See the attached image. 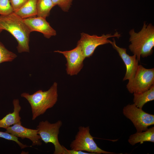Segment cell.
<instances>
[{"label":"cell","instance_id":"6da1fadb","mask_svg":"<svg viewBox=\"0 0 154 154\" xmlns=\"http://www.w3.org/2000/svg\"><path fill=\"white\" fill-rule=\"evenodd\" d=\"M0 28L8 31L15 38L19 53L29 52L31 32L23 19L14 12L7 15H0Z\"/></svg>","mask_w":154,"mask_h":154},{"label":"cell","instance_id":"7a4b0ae2","mask_svg":"<svg viewBox=\"0 0 154 154\" xmlns=\"http://www.w3.org/2000/svg\"><path fill=\"white\" fill-rule=\"evenodd\" d=\"M129 41L131 44L129 47L139 61L140 57L144 58L151 55L154 46V27L151 24L148 25L144 22L142 28L138 33L134 29L129 32Z\"/></svg>","mask_w":154,"mask_h":154},{"label":"cell","instance_id":"3957f363","mask_svg":"<svg viewBox=\"0 0 154 154\" xmlns=\"http://www.w3.org/2000/svg\"><path fill=\"white\" fill-rule=\"evenodd\" d=\"M57 85L54 82L48 90H39L32 94L25 92L21 94V96L25 98L31 106L33 120L44 114L56 103L58 97Z\"/></svg>","mask_w":154,"mask_h":154},{"label":"cell","instance_id":"277c9868","mask_svg":"<svg viewBox=\"0 0 154 154\" xmlns=\"http://www.w3.org/2000/svg\"><path fill=\"white\" fill-rule=\"evenodd\" d=\"M89 126H80L75 136V139L71 143V149L76 151H86L94 154H112L114 153L102 150L97 145L90 132Z\"/></svg>","mask_w":154,"mask_h":154},{"label":"cell","instance_id":"5b68a950","mask_svg":"<svg viewBox=\"0 0 154 154\" xmlns=\"http://www.w3.org/2000/svg\"><path fill=\"white\" fill-rule=\"evenodd\" d=\"M62 125L61 120L51 123L48 120L40 121L37 127L41 139L45 143H51L54 147V154H63V145L59 142L58 135Z\"/></svg>","mask_w":154,"mask_h":154},{"label":"cell","instance_id":"8992f818","mask_svg":"<svg viewBox=\"0 0 154 154\" xmlns=\"http://www.w3.org/2000/svg\"><path fill=\"white\" fill-rule=\"evenodd\" d=\"M154 85V68L147 69L139 65L133 78L129 80L127 88L131 93H141Z\"/></svg>","mask_w":154,"mask_h":154},{"label":"cell","instance_id":"52a82bcc","mask_svg":"<svg viewBox=\"0 0 154 154\" xmlns=\"http://www.w3.org/2000/svg\"><path fill=\"white\" fill-rule=\"evenodd\" d=\"M123 113L132 122L137 132L145 131L149 126L154 124V115L146 113L142 109L137 107L134 104L124 107Z\"/></svg>","mask_w":154,"mask_h":154},{"label":"cell","instance_id":"ba28073f","mask_svg":"<svg viewBox=\"0 0 154 154\" xmlns=\"http://www.w3.org/2000/svg\"><path fill=\"white\" fill-rule=\"evenodd\" d=\"M81 34V38L78 41L77 45L80 47L85 58L92 56L98 46L110 43L111 41L108 39L109 38L116 37L119 38L121 37V35L117 32L114 35L111 33L104 34L100 36L96 35H90L84 33Z\"/></svg>","mask_w":154,"mask_h":154},{"label":"cell","instance_id":"9c48e42d","mask_svg":"<svg viewBox=\"0 0 154 154\" xmlns=\"http://www.w3.org/2000/svg\"><path fill=\"white\" fill-rule=\"evenodd\" d=\"M54 52L62 54L66 59V70L68 75L71 76L77 75L83 66V61L86 58L79 45L69 51L57 50Z\"/></svg>","mask_w":154,"mask_h":154},{"label":"cell","instance_id":"30bf717a","mask_svg":"<svg viewBox=\"0 0 154 154\" xmlns=\"http://www.w3.org/2000/svg\"><path fill=\"white\" fill-rule=\"evenodd\" d=\"M112 39L113 41H111L110 43L118 52L126 67V73L123 80L124 81L128 80L129 81L130 80L133 78L137 71L139 61L137 58L135 54L132 56H129L127 54L126 48H120L117 46L115 38H113Z\"/></svg>","mask_w":154,"mask_h":154},{"label":"cell","instance_id":"8fae6325","mask_svg":"<svg viewBox=\"0 0 154 154\" xmlns=\"http://www.w3.org/2000/svg\"><path fill=\"white\" fill-rule=\"evenodd\" d=\"M5 132L22 139L25 138L30 139L32 142L33 146L40 145L42 144L38 130L28 128L23 126L21 124L17 123L6 129Z\"/></svg>","mask_w":154,"mask_h":154},{"label":"cell","instance_id":"7c38bea8","mask_svg":"<svg viewBox=\"0 0 154 154\" xmlns=\"http://www.w3.org/2000/svg\"><path fill=\"white\" fill-rule=\"evenodd\" d=\"M31 32L37 31L42 33L46 38L55 36L56 32L46 20V18L39 17L23 19Z\"/></svg>","mask_w":154,"mask_h":154},{"label":"cell","instance_id":"4fadbf2b","mask_svg":"<svg viewBox=\"0 0 154 154\" xmlns=\"http://www.w3.org/2000/svg\"><path fill=\"white\" fill-rule=\"evenodd\" d=\"M13 111L7 114L0 119V128H6L17 123L21 124V118L19 115L21 107L18 99L13 100Z\"/></svg>","mask_w":154,"mask_h":154},{"label":"cell","instance_id":"5bb4252c","mask_svg":"<svg viewBox=\"0 0 154 154\" xmlns=\"http://www.w3.org/2000/svg\"><path fill=\"white\" fill-rule=\"evenodd\" d=\"M128 141L132 146L139 143L141 144L145 141L154 143V127L148 128L143 132H137L131 135L129 137Z\"/></svg>","mask_w":154,"mask_h":154},{"label":"cell","instance_id":"9a60e30c","mask_svg":"<svg viewBox=\"0 0 154 154\" xmlns=\"http://www.w3.org/2000/svg\"><path fill=\"white\" fill-rule=\"evenodd\" d=\"M37 0H28L21 8L15 12L23 19L37 16Z\"/></svg>","mask_w":154,"mask_h":154},{"label":"cell","instance_id":"2e32d148","mask_svg":"<svg viewBox=\"0 0 154 154\" xmlns=\"http://www.w3.org/2000/svg\"><path fill=\"white\" fill-rule=\"evenodd\" d=\"M134 104L137 108L142 109L144 104L154 100V85L148 90L141 93H134Z\"/></svg>","mask_w":154,"mask_h":154},{"label":"cell","instance_id":"e0dca14e","mask_svg":"<svg viewBox=\"0 0 154 154\" xmlns=\"http://www.w3.org/2000/svg\"><path fill=\"white\" fill-rule=\"evenodd\" d=\"M54 6L52 0H37V16L46 18Z\"/></svg>","mask_w":154,"mask_h":154},{"label":"cell","instance_id":"ac0fdd59","mask_svg":"<svg viewBox=\"0 0 154 154\" xmlns=\"http://www.w3.org/2000/svg\"><path fill=\"white\" fill-rule=\"evenodd\" d=\"M17 56L14 53L7 49L0 42V64L7 62H11Z\"/></svg>","mask_w":154,"mask_h":154},{"label":"cell","instance_id":"d6986e66","mask_svg":"<svg viewBox=\"0 0 154 154\" xmlns=\"http://www.w3.org/2000/svg\"><path fill=\"white\" fill-rule=\"evenodd\" d=\"M13 12L9 0H0V15H7Z\"/></svg>","mask_w":154,"mask_h":154},{"label":"cell","instance_id":"ffe728a7","mask_svg":"<svg viewBox=\"0 0 154 154\" xmlns=\"http://www.w3.org/2000/svg\"><path fill=\"white\" fill-rule=\"evenodd\" d=\"M0 137L15 142L21 149H23L29 147L28 146L24 144L18 140V138L17 137L6 132H3L0 131Z\"/></svg>","mask_w":154,"mask_h":154},{"label":"cell","instance_id":"44dd1931","mask_svg":"<svg viewBox=\"0 0 154 154\" xmlns=\"http://www.w3.org/2000/svg\"><path fill=\"white\" fill-rule=\"evenodd\" d=\"M54 6L58 5L64 11H67L72 5V0H52Z\"/></svg>","mask_w":154,"mask_h":154},{"label":"cell","instance_id":"7402d4cb","mask_svg":"<svg viewBox=\"0 0 154 154\" xmlns=\"http://www.w3.org/2000/svg\"><path fill=\"white\" fill-rule=\"evenodd\" d=\"M28 0H9L15 12L21 8Z\"/></svg>","mask_w":154,"mask_h":154},{"label":"cell","instance_id":"603a6c76","mask_svg":"<svg viewBox=\"0 0 154 154\" xmlns=\"http://www.w3.org/2000/svg\"><path fill=\"white\" fill-rule=\"evenodd\" d=\"M63 154H94L93 153H87L80 151H76L73 149H67L63 146Z\"/></svg>","mask_w":154,"mask_h":154},{"label":"cell","instance_id":"cb8c5ba5","mask_svg":"<svg viewBox=\"0 0 154 154\" xmlns=\"http://www.w3.org/2000/svg\"><path fill=\"white\" fill-rule=\"evenodd\" d=\"M2 31L3 30L0 28V33L2 32Z\"/></svg>","mask_w":154,"mask_h":154}]
</instances>
